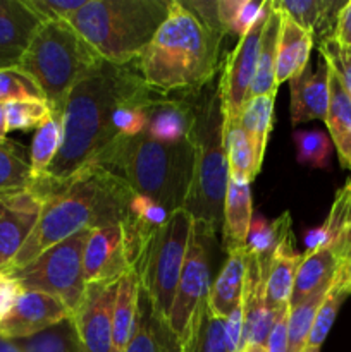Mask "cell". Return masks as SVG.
I'll return each instance as SVG.
<instances>
[{
    "instance_id": "cell-1",
    "label": "cell",
    "mask_w": 351,
    "mask_h": 352,
    "mask_svg": "<svg viewBox=\"0 0 351 352\" xmlns=\"http://www.w3.org/2000/svg\"><path fill=\"white\" fill-rule=\"evenodd\" d=\"M127 65L102 60L76 82L62 107V144L57 157L34 188L47 196L88 167L119 138L112 124L117 107L150 96V86Z\"/></svg>"
},
{
    "instance_id": "cell-2",
    "label": "cell",
    "mask_w": 351,
    "mask_h": 352,
    "mask_svg": "<svg viewBox=\"0 0 351 352\" xmlns=\"http://www.w3.org/2000/svg\"><path fill=\"white\" fill-rule=\"evenodd\" d=\"M133 195V189L119 175L98 164H89L45 196L33 230L0 272L9 274L26 267L81 230L120 223Z\"/></svg>"
},
{
    "instance_id": "cell-3",
    "label": "cell",
    "mask_w": 351,
    "mask_h": 352,
    "mask_svg": "<svg viewBox=\"0 0 351 352\" xmlns=\"http://www.w3.org/2000/svg\"><path fill=\"white\" fill-rule=\"evenodd\" d=\"M222 38L171 0L167 17L138 58L141 78L160 91L203 88L215 76Z\"/></svg>"
},
{
    "instance_id": "cell-4",
    "label": "cell",
    "mask_w": 351,
    "mask_h": 352,
    "mask_svg": "<svg viewBox=\"0 0 351 352\" xmlns=\"http://www.w3.org/2000/svg\"><path fill=\"white\" fill-rule=\"evenodd\" d=\"M92 164L119 175L134 192L164 206L169 213L184 208L195 164L193 138L181 143H158L147 134L119 136Z\"/></svg>"
},
{
    "instance_id": "cell-5",
    "label": "cell",
    "mask_w": 351,
    "mask_h": 352,
    "mask_svg": "<svg viewBox=\"0 0 351 352\" xmlns=\"http://www.w3.org/2000/svg\"><path fill=\"white\" fill-rule=\"evenodd\" d=\"M171 0H88L69 24L102 60H138L169 14Z\"/></svg>"
},
{
    "instance_id": "cell-6",
    "label": "cell",
    "mask_w": 351,
    "mask_h": 352,
    "mask_svg": "<svg viewBox=\"0 0 351 352\" xmlns=\"http://www.w3.org/2000/svg\"><path fill=\"white\" fill-rule=\"evenodd\" d=\"M100 62L69 21H47L34 33L19 69L33 79L52 110L61 113L69 91Z\"/></svg>"
},
{
    "instance_id": "cell-7",
    "label": "cell",
    "mask_w": 351,
    "mask_h": 352,
    "mask_svg": "<svg viewBox=\"0 0 351 352\" xmlns=\"http://www.w3.org/2000/svg\"><path fill=\"white\" fill-rule=\"evenodd\" d=\"M195 164L184 208L215 234L224 220L229 165L222 138V107L219 91L210 96L196 117L193 129Z\"/></svg>"
},
{
    "instance_id": "cell-8",
    "label": "cell",
    "mask_w": 351,
    "mask_h": 352,
    "mask_svg": "<svg viewBox=\"0 0 351 352\" xmlns=\"http://www.w3.org/2000/svg\"><path fill=\"white\" fill-rule=\"evenodd\" d=\"M195 219L186 208L169 213L167 222L158 232L157 239L148 251L143 272L141 291L147 294L151 309L157 316L169 322L176 289L184 265L189 237Z\"/></svg>"
},
{
    "instance_id": "cell-9",
    "label": "cell",
    "mask_w": 351,
    "mask_h": 352,
    "mask_svg": "<svg viewBox=\"0 0 351 352\" xmlns=\"http://www.w3.org/2000/svg\"><path fill=\"white\" fill-rule=\"evenodd\" d=\"M92 229L81 230L19 270L9 272L24 291H38L61 299L71 313L76 311L85 294L83 251ZM6 274V272H3Z\"/></svg>"
},
{
    "instance_id": "cell-10",
    "label": "cell",
    "mask_w": 351,
    "mask_h": 352,
    "mask_svg": "<svg viewBox=\"0 0 351 352\" xmlns=\"http://www.w3.org/2000/svg\"><path fill=\"white\" fill-rule=\"evenodd\" d=\"M215 234L210 232L202 222H193L191 237L186 251L184 265H182L181 277L176 289L174 302H172L169 327L179 342H184L188 329L195 318L200 306L206 301L210 292V256L209 244L213 241Z\"/></svg>"
},
{
    "instance_id": "cell-11",
    "label": "cell",
    "mask_w": 351,
    "mask_h": 352,
    "mask_svg": "<svg viewBox=\"0 0 351 352\" xmlns=\"http://www.w3.org/2000/svg\"><path fill=\"white\" fill-rule=\"evenodd\" d=\"M270 12L272 0H267V2H264L260 16H258L253 28L240 38L236 48L227 55L222 78H220L219 88H217L224 120H240L241 112L246 105L255 71H257L262 34H264L265 23H267Z\"/></svg>"
},
{
    "instance_id": "cell-12",
    "label": "cell",
    "mask_w": 351,
    "mask_h": 352,
    "mask_svg": "<svg viewBox=\"0 0 351 352\" xmlns=\"http://www.w3.org/2000/svg\"><path fill=\"white\" fill-rule=\"evenodd\" d=\"M119 280L88 284L72 313L83 352H112V322Z\"/></svg>"
},
{
    "instance_id": "cell-13",
    "label": "cell",
    "mask_w": 351,
    "mask_h": 352,
    "mask_svg": "<svg viewBox=\"0 0 351 352\" xmlns=\"http://www.w3.org/2000/svg\"><path fill=\"white\" fill-rule=\"evenodd\" d=\"M169 212L157 201L134 192L120 220L124 239V256L129 270L141 277L151 244L167 222Z\"/></svg>"
},
{
    "instance_id": "cell-14",
    "label": "cell",
    "mask_w": 351,
    "mask_h": 352,
    "mask_svg": "<svg viewBox=\"0 0 351 352\" xmlns=\"http://www.w3.org/2000/svg\"><path fill=\"white\" fill-rule=\"evenodd\" d=\"M45 196L31 188L28 191L0 196V268L6 267L33 230Z\"/></svg>"
},
{
    "instance_id": "cell-15",
    "label": "cell",
    "mask_w": 351,
    "mask_h": 352,
    "mask_svg": "<svg viewBox=\"0 0 351 352\" xmlns=\"http://www.w3.org/2000/svg\"><path fill=\"white\" fill-rule=\"evenodd\" d=\"M72 316L58 298L38 291H24L9 315L0 323V336L17 340L57 325Z\"/></svg>"
},
{
    "instance_id": "cell-16",
    "label": "cell",
    "mask_w": 351,
    "mask_h": 352,
    "mask_svg": "<svg viewBox=\"0 0 351 352\" xmlns=\"http://www.w3.org/2000/svg\"><path fill=\"white\" fill-rule=\"evenodd\" d=\"M129 270L124 256V239L120 223L92 229L83 251L85 284L119 280Z\"/></svg>"
},
{
    "instance_id": "cell-17",
    "label": "cell",
    "mask_w": 351,
    "mask_h": 352,
    "mask_svg": "<svg viewBox=\"0 0 351 352\" xmlns=\"http://www.w3.org/2000/svg\"><path fill=\"white\" fill-rule=\"evenodd\" d=\"M41 24L24 0H0V69L19 67Z\"/></svg>"
},
{
    "instance_id": "cell-18",
    "label": "cell",
    "mask_w": 351,
    "mask_h": 352,
    "mask_svg": "<svg viewBox=\"0 0 351 352\" xmlns=\"http://www.w3.org/2000/svg\"><path fill=\"white\" fill-rule=\"evenodd\" d=\"M329 76V64L320 57L317 71H310V67H306L289 81L292 126L310 120H326L330 98Z\"/></svg>"
},
{
    "instance_id": "cell-19",
    "label": "cell",
    "mask_w": 351,
    "mask_h": 352,
    "mask_svg": "<svg viewBox=\"0 0 351 352\" xmlns=\"http://www.w3.org/2000/svg\"><path fill=\"white\" fill-rule=\"evenodd\" d=\"M301 260L303 254L295 250V236L291 230L277 244L274 253L262 261L265 272V299L272 311L282 313L289 308L296 272Z\"/></svg>"
},
{
    "instance_id": "cell-20",
    "label": "cell",
    "mask_w": 351,
    "mask_h": 352,
    "mask_svg": "<svg viewBox=\"0 0 351 352\" xmlns=\"http://www.w3.org/2000/svg\"><path fill=\"white\" fill-rule=\"evenodd\" d=\"M145 134L158 143H181L191 138L198 112L186 100L153 98L147 107Z\"/></svg>"
},
{
    "instance_id": "cell-21",
    "label": "cell",
    "mask_w": 351,
    "mask_h": 352,
    "mask_svg": "<svg viewBox=\"0 0 351 352\" xmlns=\"http://www.w3.org/2000/svg\"><path fill=\"white\" fill-rule=\"evenodd\" d=\"M251 182L241 175L229 174L224 203L222 234L226 250L244 248L251 219H253V205H251Z\"/></svg>"
},
{
    "instance_id": "cell-22",
    "label": "cell",
    "mask_w": 351,
    "mask_h": 352,
    "mask_svg": "<svg viewBox=\"0 0 351 352\" xmlns=\"http://www.w3.org/2000/svg\"><path fill=\"white\" fill-rule=\"evenodd\" d=\"M244 282H246V251L244 248L227 251V260L215 282L210 285L209 308L213 315L226 320L243 301Z\"/></svg>"
},
{
    "instance_id": "cell-23",
    "label": "cell",
    "mask_w": 351,
    "mask_h": 352,
    "mask_svg": "<svg viewBox=\"0 0 351 352\" xmlns=\"http://www.w3.org/2000/svg\"><path fill=\"white\" fill-rule=\"evenodd\" d=\"M351 222V177L346 184L337 191L334 198L330 212L327 215L326 222L319 227L305 230V253L323 250V248H332L337 256L343 260L344 241H346L348 227Z\"/></svg>"
},
{
    "instance_id": "cell-24",
    "label": "cell",
    "mask_w": 351,
    "mask_h": 352,
    "mask_svg": "<svg viewBox=\"0 0 351 352\" xmlns=\"http://www.w3.org/2000/svg\"><path fill=\"white\" fill-rule=\"evenodd\" d=\"M123 352H182L181 342L171 330L169 322L155 315L143 291L140 294L133 336Z\"/></svg>"
},
{
    "instance_id": "cell-25",
    "label": "cell",
    "mask_w": 351,
    "mask_h": 352,
    "mask_svg": "<svg viewBox=\"0 0 351 352\" xmlns=\"http://www.w3.org/2000/svg\"><path fill=\"white\" fill-rule=\"evenodd\" d=\"M313 36L301 26L282 14L281 31L277 43V67H275V85L291 81L295 76L308 67L310 54L313 47Z\"/></svg>"
},
{
    "instance_id": "cell-26",
    "label": "cell",
    "mask_w": 351,
    "mask_h": 352,
    "mask_svg": "<svg viewBox=\"0 0 351 352\" xmlns=\"http://www.w3.org/2000/svg\"><path fill=\"white\" fill-rule=\"evenodd\" d=\"M275 9L298 26L308 31L315 40H330L336 28L337 14L346 2H332V0H272Z\"/></svg>"
},
{
    "instance_id": "cell-27",
    "label": "cell",
    "mask_w": 351,
    "mask_h": 352,
    "mask_svg": "<svg viewBox=\"0 0 351 352\" xmlns=\"http://www.w3.org/2000/svg\"><path fill=\"white\" fill-rule=\"evenodd\" d=\"M329 110L323 122L327 124L341 165L351 172V98L332 69L329 76Z\"/></svg>"
},
{
    "instance_id": "cell-28",
    "label": "cell",
    "mask_w": 351,
    "mask_h": 352,
    "mask_svg": "<svg viewBox=\"0 0 351 352\" xmlns=\"http://www.w3.org/2000/svg\"><path fill=\"white\" fill-rule=\"evenodd\" d=\"M339 263L341 258L337 256L332 248H323V250L313 251V253H303V260L296 272L289 308L303 302L323 285L330 284Z\"/></svg>"
},
{
    "instance_id": "cell-29",
    "label": "cell",
    "mask_w": 351,
    "mask_h": 352,
    "mask_svg": "<svg viewBox=\"0 0 351 352\" xmlns=\"http://www.w3.org/2000/svg\"><path fill=\"white\" fill-rule=\"evenodd\" d=\"M140 277L133 270H127L119 278L117 285L112 322V352H123L133 336L138 308H140Z\"/></svg>"
},
{
    "instance_id": "cell-30",
    "label": "cell",
    "mask_w": 351,
    "mask_h": 352,
    "mask_svg": "<svg viewBox=\"0 0 351 352\" xmlns=\"http://www.w3.org/2000/svg\"><path fill=\"white\" fill-rule=\"evenodd\" d=\"M351 294V261L341 260L339 267H337L336 274H334L332 280H330L329 291H327L326 298H323L322 305H320L319 311H317L315 322H313L312 332H310L308 342L306 347H313V349H320L323 340L329 336L330 329H332L334 322H336L337 311H339L341 305L344 299Z\"/></svg>"
},
{
    "instance_id": "cell-31",
    "label": "cell",
    "mask_w": 351,
    "mask_h": 352,
    "mask_svg": "<svg viewBox=\"0 0 351 352\" xmlns=\"http://www.w3.org/2000/svg\"><path fill=\"white\" fill-rule=\"evenodd\" d=\"M282 14L272 3V12L265 23L264 34H262L260 54H258L257 71H255L253 82L250 88V96L275 95L277 85H275V67H277V43H279V31H281Z\"/></svg>"
},
{
    "instance_id": "cell-32",
    "label": "cell",
    "mask_w": 351,
    "mask_h": 352,
    "mask_svg": "<svg viewBox=\"0 0 351 352\" xmlns=\"http://www.w3.org/2000/svg\"><path fill=\"white\" fill-rule=\"evenodd\" d=\"M182 352H227L226 320L213 315L209 302H203L188 329Z\"/></svg>"
},
{
    "instance_id": "cell-33",
    "label": "cell",
    "mask_w": 351,
    "mask_h": 352,
    "mask_svg": "<svg viewBox=\"0 0 351 352\" xmlns=\"http://www.w3.org/2000/svg\"><path fill=\"white\" fill-rule=\"evenodd\" d=\"M274 100L275 95H264L250 98L240 116L241 127H243V131L250 138L251 144L255 148L258 172L262 168L265 150H267L268 134H270L272 129V120H274Z\"/></svg>"
},
{
    "instance_id": "cell-34",
    "label": "cell",
    "mask_w": 351,
    "mask_h": 352,
    "mask_svg": "<svg viewBox=\"0 0 351 352\" xmlns=\"http://www.w3.org/2000/svg\"><path fill=\"white\" fill-rule=\"evenodd\" d=\"M222 138L229 174L241 175L250 182L253 181L258 175L257 157L253 144L241 127L240 120L222 119Z\"/></svg>"
},
{
    "instance_id": "cell-35",
    "label": "cell",
    "mask_w": 351,
    "mask_h": 352,
    "mask_svg": "<svg viewBox=\"0 0 351 352\" xmlns=\"http://www.w3.org/2000/svg\"><path fill=\"white\" fill-rule=\"evenodd\" d=\"M62 144V119L61 113L54 112L50 119L36 129L30 150V167L33 182L41 181L48 167L57 157Z\"/></svg>"
},
{
    "instance_id": "cell-36",
    "label": "cell",
    "mask_w": 351,
    "mask_h": 352,
    "mask_svg": "<svg viewBox=\"0 0 351 352\" xmlns=\"http://www.w3.org/2000/svg\"><path fill=\"white\" fill-rule=\"evenodd\" d=\"M30 158L26 150L14 141L0 143V196L33 188Z\"/></svg>"
},
{
    "instance_id": "cell-37",
    "label": "cell",
    "mask_w": 351,
    "mask_h": 352,
    "mask_svg": "<svg viewBox=\"0 0 351 352\" xmlns=\"http://www.w3.org/2000/svg\"><path fill=\"white\" fill-rule=\"evenodd\" d=\"M288 232H291V217L288 212L282 213L274 222H268L264 215L253 217L244 243V251L248 256L265 261Z\"/></svg>"
},
{
    "instance_id": "cell-38",
    "label": "cell",
    "mask_w": 351,
    "mask_h": 352,
    "mask_svg": "<svg viewBox=\"0 0 351 352\" xmlns=\"http://www.w3.org/2000/svg\"><path fill=\"white\" fill-rule=\"evenodd\" d=\"M21 352H83L72 316L34 336L16 340Z\"/></svg>"
},
{
    "instance_id": "cell-39",
    "label": "cell",
    "mask_w": 351,
    "mask_h": 352,
    "mask_svg": "<svg viewBox=\"0 0 351 352\" xmlns=\"http://www.w3.org/2000/svg\"><path fill=\"white\" fill-rule=\"evenodd\" d=\"M329 285H323L319 291L313 292L312 296L305 299L299 305L291 306L288 315V352H303L306 349V342H308L310 332H312L313 322H315L317 311H319L320 305H322L323 298H326Z\"/></svg>"
},
{
    "instance_id": "cell-40",
    "label": "cell",
    "mask_w": 351,
    "mask_h": 352,
    "mask_svg": "<svg viewBox=\"0 0 351 352\" xmlns=\"http://www.w3.org/2000/svg\"><path fill=\"white\" fill-rule=\"evenodd\" d=\"M296 160L313 168H327L332 155V141L323 131L299 129L292 134Z\"/></svg>"
},
{
    "instance_id": "cell-41",
    "label": "cell",
    "mask_w": 351,
    "mask_h": 352,
    "mask_svg": "<svg viewBox=\"0 0 351 352\" xmlns=\"http://www.w3.org/2000/svg\"><path fill=\"white\" fill-rule=\"evenodd\" d=\"M3 112H6L7 133H9V131L38 129L50 119L54 110L45 100H21V102L6 103Z\"/></svg>"
},
{
    "instance_id": "cell-42",
    "label": "cell",
    "mask_w": 351,
    "mask_h": 352,
    "mask_svg": "<svg viewBox=\"0 0 351 352\" xmlns=\"http://www.w3.org/2000/svg\"><path fill=\"white\" fill-rule=\"evenodd\" d=\"M21 100H45V96L33 79L19 67L0 69V103L6 105Z\"/></svg>"
},
{
    "instance_id": "cell-43",
    "label": "cell",
    "mask_w": 351,
    "mask_h": 352,
    "mask_svg": "<svg viewBox=\"0 0 351 352\" xmlns=\"http://www.w3.org/2000/svg\"><path fill=\"white\" fill-rule=\"evenodd\" d=\"M153 100V96H148L143 100H133L126 102L114 112L112 124L114 129L123 138H134L145 133L148 124V103Z\"/></svg>"
},
{
    "instance_id": "cell-44",
    "label": "cell",
    "mask_w": 351,
    "mask_h": 352,
    "mask_svg": "<svg viewBox=\"0 0 351 352\" xmlns=\"http://www.w3.org/2000/svg\"><path fill=\"white\" fill-rule=\"evenodd\" d=\"M24 2L43 23H47V21H69L88 0H24Z\"/></svg>"
},
{
    "instance_id": "cell-45",
    "label": "cell",
    "mask_w": 351,
    "mask_h": 352,
    "mask_svg": "<svg viewBox=\"0 0 351 352\" xmlns=\"http://www.w3.org/2000/svg\"><path fill=\"white\" fill-rule=\"evenodd\" d=\"M319 52L320 57L329 64V67L332 69L334 74L339 78V81L343 82L344 89L350 95L351 98V55H348L346 52L341 50L332 40H322L319 41Z\"/></svg>"
},
{
    "instance_id": "cell-46",
    "label": "cell",
    "mask_w": 351,
    "mask_h": 352,
    "mask_svg": "<svg viewBox=\"0 0 351 352\" xmlns=\"http://www.w3.org/2000/svg\"><path fill=\"white\" fill-rule=\"evenodd\" d=\"M264 7V2H255V0H237L236 12H234L233 24H231L229 33L237 34V36H243L248 31L253 28V24L257 23L258 16H260V10Z\"/></svg>"
},
{
    "instance_id": "cell-47",
    "label": "cell",
    "mask_w": 351,
    "mask_h": 352,
    "mask_svg": "<svg viewBox=\"0 0 351 352\" xmlns=\"http://www.w3.org/2000/svg\"><path fill=\"white\" fill-rule=\"evenodd\" d=\"M23 292L24 289L21 287L16 278L10 277L9 274L0 272V323L9 315L10 309L14 308V305H16Z\"/></svg>"
},
{
    "instance_id": "cell-48",
    "label": "cell",
    "mask_w": 351,
    "mask_h": 352,
    "mask_svg": "<svg viewBox=\"0 0 351 352\" xmlns=\"http://www.w3.org/2000/svg\"><path fill=\"white\" fill-rule=\"evenodd\" d=\"M330 40L337 45L343 52L351 55V0H348L343 9L337 14L336 28Z\"/></svg>"
},
{
    "instance_id": "cell-49",
    "label": "cell",
    "mask_w": 351,
    "mask_h": 352,
    "mask_svg": "<svg viewBox=\"0 0 351 352\" xmlns=\"http://www.w3.org/2000/svg\"><path fill=\"white\" fill-rule=\"evenodd\" d=\"M226 344L227 352L243 351V305L226 318Z\"/></svg>"
},
{
    "instance_id": "cell-50",
    "label": "cell",
    "mask_w": 351,
    "mask_h": 352,
    "mask_svg": "<svg viewBox=\"0 0 351 352\" xmlns=\"http://www.w3.org/2000/svg\"><path fill=\"white\" fill-rule=\"evenodd\" d=\"M288 315L289 308L286 311H282L277 316V320H275L274 327H272L270 333H268L267 344H265L267 352H288Z\"/></svg>"
},
{
    "instance_id": "cell-51",
    "label": "cell",
    "mask_w": 351,
    "mask_h": 352,
    "mask_svg": "<svg viewBox=\"0 0 351 352\" xmlns=\"http://www.w3.org/2000/svg\"><path fill=\"white\" fill-rule=\"evenodd\" d=\"M0 352H21V349L17 347L16 340L6 339V337L0 336Z\"/></svg>"
},
{
    "instance_id": "cell-52",
    "label": "cell",
    "mask_w": 351,
    "mask_h": 352,
    "mask_svg": "<svg viewBox=\"0 0 351 352\" xmlns=\"http://www.w3.org/2000/svg\"><path fill=\"white\" fill-rule=\"evenodd\" d=\"M343 260H350V261H351V222H350V227H348L346 241H344V250H343Z\"/></svg>"
},
{
    "instance_id": "cell-53",
    "label": "cell",
    "mask_w": 351,
    "mask_h": 352,
    "mask_svg": "<svg viewBox=\"0 0 351 352\" xmlns=\"http://www.w3.org/2000/svg\"><path fill=\"white\" fill-rule=\"evenodd\" d=\"M7 141V126H6V112H3V105L0 103V143Z\"/></svg>"
},
{
    "instance_id": "cell-54",
    "label": "cell",
    "mask_w": 351,
    "mask_h": 352,
    "mask_svg": "<svg viewBox=\"0 0 351 352\" xmlns=\"http://www.w3.org/2000/svg\"><path fill=\"white\" fill-rule=\"evenodd\" d=\"M241 352H267V347L258 346V344H248V346L243 347Z\"/></svg>"
},
{
    "instance_id": "cell-55",
    "label": "cell",
    "mask_w": 351,
    "mask_h": 352,
    "mask_svg": "<svg viewBox=\"0 0 351 352\" xmlns=\"http://www.w3.org/2000/svg\"><path fill=\"white\" fill-rule=\"evenodd\" d=\"M303 352H320V349H313V347H306Z\"/></svg>"
}]
</instances>
